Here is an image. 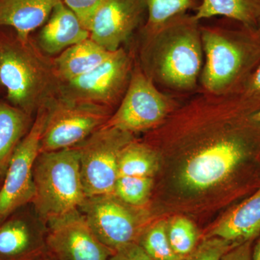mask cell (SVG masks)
Segmentation results:
<instances>
[{"instance_id": "cell-1", "label": "cell", "mask_w": 260, "mask_h": 260, "mask_svg": "<svg viewBox=\"0 0 260 260\" xmlns=\"http://www.w3.org/2000/svg\"><path fill=\"white\" fill-rule=\"evenodd\" d=\"M200 25L186 13L143 35L139 63L157 86L177 93L196 90L204 63Z\"/></svg>"}, {"instance_id": "cell-2", "label": "cell", "mask_w": 260, "mask_h": 260, "mask_svg": "<svg viewBox=\"0 0 260 260\" xmlns=\"http://www.w3.org/2000/svg\"><path fill=\"white\" fill-rule=\"evenodd\" d=\"M221 24L200 25L204 63L199 83L202 91H237L260 62V34L230 19Z\"/></svg>"}, {"instance_id": "cell-3", "label": "cell", "mask_w": 260, "mask_h": 260, "mask_svg": "<svg viewBox=\"0 0 260 260\" xmlns=\"http://www.w3.org/2000/svg\"><path fill=\"white\" fill-rule=\"evenodd\" d=\"M0 83L12 105L30 116L59 93L61 84L54 59L15 32L0 35Z\"/></svg>"}, {"instance_id": "cell-4", "label": "cell", "mask_w": 260, "mask_h": 260, "mask_svg": "<svg viewBox=\"0 0 260 260\" xmlns=\"http://www.w3.org/2000/svg\"><path fill=\"white\" fill-rule=\"evenodd\" d=\"M34 180L32 208L45 223L80 209L86 200L75 147L40 152L34 165Z\"/></svg>"}, {"instance_id": "cell-5", "label": "cell", "mask_w": 260, "mask_h": 260, "mask_svg": "<svg viewBox=\"0 0 260 260\" xmlns=\"http://www.w3.org/2000/svg\"><path fill=\"white\" fill-rule=\"evenodd\" d=\"M46 106L40 152L74 148L102 127L112 114L111 108L59 93Z\"/></svg>"}, {"instance_id": "cell-6", "label": "cell", "mask_w": 260, "mask_h": 260, "mask_svg": "<svg viewBox=\"0 0 260 260\" xmlns=\"http://www.w3.org/2000/svg\"><path fill=\"white\" fill-rule=\"evenodd\" d=\"M174 97L164 93L135 59L127 88L119 107L103 126L134 135L158 127L176 109Z\"/></svg>"}, {"instance_id": "cell-7", "label": "cell", "mask_w": 260, "mask_h": 260, "mask_svg": "<svg viewBox=\"0 0 260 260\" xmlns=\"http://www.w3.org/2000/svg\"><path fill=\"white\" fill-rule=\"evenodd\" d=\"M134 139L131 133L102 126L75 146L87 198L114 194L121 151Z\"/></svg>"}, {"instance_id": "cell-8", "label": "cell", "mask_w": 260, "mask_h": 260, "mask_svg": "<svg viewBox=\"0 0 260 260\" xmlns=\"http://www.w3.org/2000/svg\"><path fill=\"white\" fill-rule=\"evenodd\" d=\"M47 112L46 104L37 111L35 121L10 159L4 183L0 188V223L34 199V165L40 153Z\"/></svg>"}, {"instance_id": "cell-9", "label": "cell", "mask_w": 260, "mask_h": 260, "mask_svg": "<svg viewBox=\"0 0 260 260\" xmlns=\"http://www.w3.org/2000/svg\"><path fill=\"white\" fill-rule=\"evenodd\" d=\"M80 210L98 239L114 251L138 242L148 225L141 207L126 204L114 194L87 198Z\"/></svg>"}, {"instance_id": "cell-10", "label": "cell", "mask_w": 260, "mask_h": 260, "mask_svg": "<svg viewBox=\"0 0 260 260\" xmlns=\"http://www.w3.org/2000/svg\"><path fill=\"white\" fill-rule=\"evenodd\" d=\"M134 63L135 58L121 47L113 51L95 69L76 79L61 83L59 93L112 109L124 96Z\"/></svg>"}, {"instance_id": "cell-11", "label": "cell", "mask_w": 260, "mask_h": 260, "mask_svg": "<svg viewBox=\"0 0 260 260\" xmlns=\"http://www.w3.org/2000/svg\"><path fill=\"white\" fill-rule=\"evenodd\" d=\"M46 224L48 249L54 260H109L114 253L98 239L80 209Z\"/></svg>"}, {"instance_id": "cell-12", "label": "cell", "mask_w": 260, "mask_h": 260, "mask_svg": "<svg viewBox=\"0 0 260 260\" xmlns=\"http://www.w3.org/2000/svg\"><path fill=\"white\" fill-rule=\"evenodd\" d=\"M24 208L0 223V260H51L47 224Z\"/></svg>"}, {"instance_id": "cell-13", "label": "cell", "mask_w": 260, "mask_h": 260, "mask_svg": "<svg viewBox=\"0 0 260 260\" xmlns=\"http://www.w3.org/2000/svg\"><path fill=\"white\" fill-rule=\"evenodd\" d=\"M146 18L145 0H104L90 22V39L107 51H115Z\"/></svg>"}, {"instance_id": "cell-14", "label": "cell", "mask_w": 260, "mask_h": 260, "mask_svg": "<svg viewBox=\"0 0 260 260\" xmlns=\"http://www.w3.org/2000/svg\"><path fill=\"white\" fill-rule=\"evenodd\" d=\"M90 38V32L76 15L61 2L51 12L39 34V47L48 54H60Z\"/></svg>"}, {"instance_id": "cell-15", "label": "cell", "mask_w": 260, "mask_h": 260, "mask_svg": "<svg viewBox=\"0 0 260 260\" xmlns=\"http://www.w3.org/2000/svg\"><path fill=\"white\" fill-rule=\"evenodd\" d=\"M260 234V186L228 212L214 225L208 237H218L234 244L255 240Z\"/></svg>"}, {"instance_id": "cell-16", "label": "cell", "mask_w": 260, "mask_h": 260, "mask_svg": "<svg viewBox=\"0 0 260 260\" xmlns=\"http://www.w3.org/2000/svg\"><path fill=\"white\" fill-rule=\"evenodd\" d=\"M62 0H0V28L8 27L18 37L30 34L47 22L54 7Z\"/></svg>"}, {"instance_id": "cell-17", "label": "cell", "mask_w": 260, "mask_h": 260, "mask_svg": "<svg viewBox=\"0 0 260 260\" xmlns=\"http://www.w3.org/2000/svg\"><path fill=\"white\" fill-rule=\"evenodd\" d=\"M112 52L89 38L63 51L54 59L56 76L61 83L76 79L95 69Z\"/></svg>"}, {"instance_id": "cell-18", "label": "cell", "mask_w": 260, "mask_h": 260, "mask_svg": "<svg viewBox=\"0 0 260 260\" xmlns=\"http://www.w3.org/2000/svg\"><path fill=\"white\" fill-rule=\"evenodd\" d=\"M193 15L200 22L221 17L257 29L260 0H200Z\"/></svg>"}, {"instance_id": "cell-19", "label": "cell", "mask_w": 260, "mask_h": 260, "mask_svg": "<svg viewBox=\"0 0 260 260\" xmlns=\"http://www.w3.org/2000/svg\"><path fill=\"white\" fill-rule=\"evenodd\" d=\"M30 115L12 104L0 102V175L5 174L10 159L30 129Z\"/></svg>"}, {"instance_id": "cell-20", "label": "cell", "mask_w": 260, "mask_h": 260, "mask_svg": "<svg viewBox=\"0 0 260 260\" xmlns=\"http://www.w3.org/2000/svg\"><path fill=\"white\" fill-rule=\"evenodd\" d=\"M159 167L156 151L146 143L135 139L121 151L118 177H153Z\"/></svg>"}, {"instance_id": "cell-21", "label": "cell", "mask_w": 260, "mask_h": 260, "mask_svg": "<svg viewBox=\"0 0 260 260\" xmlns=\"http://www.w3.org/2000/svg\"><path fill=\"white\" fill-rule=\"evenodd\" d=\"M147 18L142 28L143 35L158 30L166 22L177 15L189 13L196 9L200 0H145Z\"/></svg>"}, {"instance_id": "cell-22", "label": "cell", "mask_w": 260, "mask_h": 260, "mask_svg": "<svg viewBox=\"0 0 260 260\" xmlns=\"http://www.w3.org/2000/svg\"><path fill=\"white\" fill-rule=\"evenodd\" d=\"M137 242L154 260L183 259L173 250L164 220L147 225Z\"/></svg>"}, {"instance_id": "cell-23", "label": "cell", "mask_w": 260, "mask_h": 260, "mask_svg": "<svg viewBox=\"0 0 260 260\" xmlns=\"http://www.w3.org/2000/svg\"><path fill=\"white\" fill-rule=\"evenodd\" d=\"M167 232L173 250L181 258L189 255L199 244L198 228L185 217H174L167 222Z\"/></svg>"}, {"instance_id": "cell-24", "label": "cell", "mask_w": 260, "mask_h": 260, "mask_svg": "<svg viewBox=\"0 0 260 260\" xmlns=\"http://www.w3.org/2000/svg\"><path fill=\"white\" fill-rule=\"evenodd\" d=\"M153 186V177H118L114 194L126 204L142 208L148 202Z\"/></svg>"}, {"instance_id": "cell-25", "label": "cell", "mask_w": 260, "mask_h": 260, "mask_svg": "<svg viewBox=\"0 0 260 260\" xmlns=\"http://www.w3.org/2000/svg\"><path fill=\"white\" fill-rule=\"evenodd\" d=\"M236 245L220 238L207 237L182 260H220L226 251Z\"/></svg>"}, {"instance_id": "cell-26", "label": "cell", "mask_w": 260, "mask_h": 260, "mask_svg": "<svg viewBox=\"0 0 260 260\" xmlns=\"http://www.w3.org/2000/svg\"><path fill=\"white\" fill-rule=\"evenodd\" d=\"M243 107L250 114L260 109V62L239 90L235 91Z\"/></svg>"}, {"instance_id": "cell-27", "label": "cell", "mask_w": 260, "mask_h": 260, "mask_svg": "<svg viewBox=\"0 0 260 260\" xmlns=\"http://www.w3.org/2000/svg\"><path fill=\"white\" fill-rule=\"evenodd\" d=\"M104 1V0H62L63 3L78 16L80 22L88 30L94 14Z\"/></svg>"}, {"instance_id": "cell-28", "label": "cell", "mask_w": 260, "mask_h": 260, "mask_svg": "<svg viewBox=\"0 0 260 260\" xmlns=\"http://www.w3.org/2000/svg\"><path fill=\"white\" fill-rule=\"evenodd\" d=\"M109 260H154L138 242L121 246L114 251Z\"/></svg>"}, {"instance_id": "cell-29", "label": "cell", "mask_w": 260, "mask_h": 260, "mask_svg": "<svg viewBox=\"0 0 260 260\" xmlns=\"http://www.w3.org/2000/svg\"><path fill=\"white\" fill-rule=\"evenodd\" d=\"M255 240L247 241L233 246L220 260H252L253 246Z\"/></svg>"}, {"instance_id": "cell-30", "label": "cell", "mask_w": 260, "mask_h": 260, "mask_svg": "<svg viewBox=\"0 0 260 260\" xmlns=\"http://www.w3.org/2000/svg\"><path fill=\"white\" fill-rule=\"evenodd\" d=\"M249 120L254 129L260 135V109L249 116Z\"/></svg>"}, {"instance_id": "cell-31", "label": "cell", "mask_w": 260, "mask_h": 260, "mask_svg": "<svg viewBox=\"0 0 260 260\" xmlns=\"http://www.w3.org/2000/svg\"><path fill=\"white\" fill-rule=\"evenodd\" d=\"M252 260H260V234L254 241L253 246Z\"/></svg>"}, {"instance_id": "cell-32", "label": "cell", "mask_w": 260, "mask_h": 260, "mask_svg": "<svg viewBox=\"0 0 260 260\" xmlns=\"http://www.w3.org/2000/svg\"><path fill=\"white\" fill-rule=\"evenodd\" d=\"M257 30H258V31H259V34H260V20L259 22V24H258Z\"/></svg>"}, {"instance_id": "cell-33", "label": "cell", "mask_w": 260, "mask_h": 260, "mask_svg": "<svg viewBox=\"0 0 260 260\" xmlns=\"http://www.w3.org/2000/svg\"><path fill=\"white\" fill-rule=\"evenodd\" d=\"M51 260H54V259H51Z\"/></svg>"}]
</instances>
